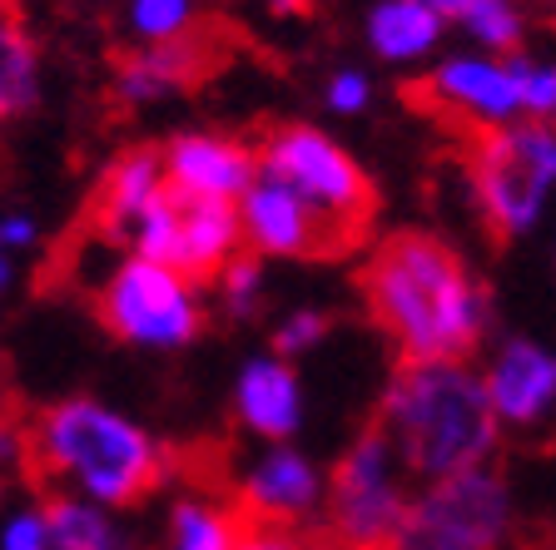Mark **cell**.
Segmentation results:
<instances>
[{
    "label": "cell",
    "instance_id": "obj_1",
    "mask_svg": "<svg viewBox=\"0 0 556 550\" xmlns=\"http://www.w3.org/2000/svg\"><path fill=\"white\" fill-rule=\"evenodd\" d=\"M363 303L403 362L472 357L492 328V298L442 239L388 233L363 264Z\"/></svg>",
    "mask_w": 556,
    "mask_h": 550
},
{
    "label": "cell",
    "instance_id": "obj_2",
    "mask_svg": "<svg viewBox=\"0 0 556 550\" xmlns=\"http://www.w3.org/2000/svg\"><path fill=\"white\" fill-rule=\"evenodd\" d=\"M378 422L397 442L407 471L422 482L492 466L502 447V417L486 397V378L467 357L403 362L382 392Z\"/></svg>",
    "mask_w": 556,
    "mask_h": 550
},
{
    "label": "cell",
    "instance_id": "obj_3",
    "mask_svg": "<svg viewBox=\"0 0 556 550\" xmlns=\"http://www.w3.org/2000/svg\"><path fill=\"white\" fill-rule=\"evenodd\" d=\"M30 471L60 491L125 511L160 491L169 457L135 417L94 397H65L30 417Z\"/></svg>",
    "mask_w": 556,
    "mask_h": 550
},
{
    "label": "cell",
    "instance_id": "obj_4",
    "mask_svg": "<svg viewBox=\"0 0 556 550\" xmlns=\"http://www.w3.org/2000/svg\"><path fill=\"white\" fill-rule=\"evenodd\" d=\"M467 189L497 239H527L556 194V129L546 119L486 129L467 139Z\"/></svg>",
    "mask_w": 556,
    "mask_h": 550
},
{
    "label": "cell",
    "instance_id": "obj_5",
    "mask_svg": "<svg viewBox=\"0 0 556 550\" xmlns=\"http://www.w3.org/2000/svg\"><path fill=\"white\" fill-rule=\"evenodd\" d=\"M258 174L289 183L293 194L333 229L338 248H353L368 229L378 194L363 164L318 125H278L258 139Z\"/></svg>",
    "mask_w": 556,
    "mask_h": 550
},
{
    "label": "cell",
    "instance_id": "obj_6",
    "mask_svg": "<svg viewBox=\"0 0 556 550\" xmlns=\"http://www.w3.org/2000/svg\"><path fill=\"white\" fill-rule=\"evenodd\" d=\"M100 322L119 343L154 347V353H179L204 333V283L179 273L174 264L125 253L100 283Z\"/></svg>",
    "mask_w": 556,
    "mask_h": 550
},
{
    "label": "cell",
    "instance_id": "obj_7",
    "mask_svg": "<svg viewBox=\"0 0 556 550\" xmlns=\"http://www.w3.org/2000/svg\"><path fill=\"white\" fill-rule=\"evenodd\" d=\"M517 506L497 466H472L413 491L388 550H507Z\"/></svg>",
    "mask_w": 556,
    "mask_h": 550
},
{
    "label": "cell",
    "instance_id": "obj_8",
    "mask_svg": "<svg viewBox=\"0 0 556 550\" xmlns=\"http://www.w3.org/2000/svg\"><path fill=\"white\" fill-rule=\"evenodd\" d=\"M407 476L413 471L382 422L353 436V447L328 471V536L338 546L388 550L407 516V501H413Z\"/></svg>",
    "mask_w": 556,
    "mask_h": 550
},
{
    "label": "cell",
    "instance_id": "obj_9",
    "mask_svg": "<svg viewBox=\"0 0 556 550\" xmlns=\"http://www.w3.org/2000/svg\"><path fill=\"white\" fill-rule=\"evenodd\" d=\"M129 253H144V258H160L174 264L179 273L199 278V283H214L224 264H233L249 239H243V218L239 204H224V199H189L179 189H164L139 223L125 239Z\"/></svg>",
    "mask_w": 556,
    "mask_h": 550
},
{
    "label": "cell",
    "instance_id": "obj_10",
    "mask_svg": "<svg viewBox=\"0 0 556 550\" xmlns=\"http://www.w3.org/2000/svg\"><path fill=\"white\" fill-rule=\"evenodd\" d=\"M417 94H422L428 110H438L447 125L467 129V135H486V129H502L521 119V100H517V80H511L507 55H492V50H477V46L432 60Z\"/></svg>",
    "mask_w": 556,
    "mask_h": 550
},
{
    "label": "cell",
    "instance_id": "obj_11",
    "mask_svg": "<svg viewBox=\"0 0 556 550\" xmlns=\"http://www.w3.org/2000/svg\"><path fill=\"white\" fill-rule=\"evenodd\" d=\"M233 501L258 526L303 530L318 516H328V471L313 466L299 447L268 442L233 482Z\"/></svg>",
    "mask_w": 556,
    "mask_h": 550
},
{
    "label": "cell",
    "instance_id": "obj_12",
    "mask_svg": "<svg viewBox=\"0 0 556 550\" xmlns=\"http://www.w3.org/2000/svg\"><path fill=\"white\" fill-rule=\"evenodd\" d=\"M239 218H243V239L258 258H328L343 253L324 218L313 214L289 183L258 174L254 189L239 199Z\"/></svg>",
    "mask_w": 556,
    "mask_h": 550
},
{
    "label": "cell",
    "instance_id": "obj_13",
    "mask_svg": "<svg viewBox=\"0 0 556 550\" xmlns=\"http://www.w3.org/2000/svg\"><path fill=\"white\" fill-rule=\"evenodd\" d=\"M164 174H169V189H179L189 199L239 204L258 179V144L189 129V135H174L164 144Z\"/></svg>",
    "mask_w": 556,
    "mask_h": 550
},
{
    "label": "cell",
    "instance_id": "obj_14",
    "mask_svg": "<svg viewBox=\"0 0 556 550\" xmlns=\"http://www.w3.org/2000/svg\"><path fill=\"white\" fill-rule=\"evenodd\" d=\"M482 378L502 426H536L556 407V353L532 337H507Z\"/></svg>",
    "mask_w": 556,
    "mask_h": 550
},
{
    "label": "cell",
    "instance_id": "obj_15",
    "mask_svg": "<svg viewBox=\"0 0 556 550\" xmlns=\"http://www.w3.org/2000/svg\"><path fill=\"white\" fill-rule=\"evenodd\" d=\"M214 60H219V50H214V40H204V35L164 40V46H135L115 65V100L129 104V110L160 104V100H169V94L204 80Z\"/></svg>",
    "mask_w": 556,
    "mask_h": 550
},
{
    "label": "cell",
    "instance_id": "obj_16",
    "mask_svg": "<svg viewBox=\"0 0 556 550\" xmlns=\"http://www.w3.org/2000/svg\"><path fill=\"white\" fill-rule=\"evenodd\" d=\"M233 417L264 442H289L303 422V387L289 357H254L233 378Z\"/></svg>",
    "mask_w": 556,
    "mask_h": 550
},
{
    "label": "cell",
    "instance_id": "obj_17",
    "mask_svg": "<svg viewBox=\"0 0 556 550\" xmlns=\"http://www.w3.org/2000/svg\"><path fill=\"white\" fill-rule=\"evenodd\" d=\"M169 189V174H164V150H125L110 159V169L100 174V189H94V229L110 243H125L129 229L139 223V214L154 204V199Z\"/></svg>",
    "mask_w": 556,
    "mask_h": 550
},
{
    "label": "cell",
    "instance_id": "obj_18",
    "mask_svg": "<svg viewBox=\"0 0 556 550\" xmlns=\"http://www.w3.org/2000/svg\"><path fill=\"white\" fill-rule=\"evenodd\" d=\"M447 15L428 0H378L363 21V40L382 65H428L447 40Z\"/></svg>",
    "mask_w": 556,
    "mask_h": 550
},
{
    "label": "cell",
    "instance_id": "obj_19",
    "mask_svg": "<svg viewBox=\"0 0 556 550\" xmlns=\"http://www.w3.org/2000/svg\"><path fill=\"white\" fill-rule=\"evenodd\" d=\"M40 511H46V521H50L55 550H129V536L115 521V511L90 501V496L50 491Z\"/></svg>",
    "mask_w": 556,
    "mask_h": 550
},
{
    "label": "cell",
    "instance_id": "obj_20",
    "mask_svg": "<svg viewBox=\"0 0 556 550\" xmlns=\"http://www.w3.org/2000/svg\"><path fill=\"white\" fill-rule=\"evenodd\" d=\"M40 100V46L15 11H0V125Z\"/></svg>",
    "mask_w": 556,
    "mask_h": 550
},
{
    "label": "cell",
    "instance_id": "obj_21",
    "mask_svg": "<svg viewBox=\"0 0 556 550\" xmlns=\"http://www.w3.org/2000/svg\"><path fill=\"white\" fill-rule=\"evenodd\" d=\"M249 530V516L239 501H214V496H185L169 511V550H233Z\"/></svg>",
    "mask_w": 556,
    "mask_h": 550
},
{
    "label": "cell",
    "instance_id": "obj_22",
    "mask_svg": "<svg viewBox=\"0 0 556 550\" xmlns=\"http://www.w3.org/2000/svg\"><path fill=\"white\" fill-rule=\"evenodd\" d=\"M452 25L463 30L467 46L492 50V55H517L521 40H527L521 0H467L463 11L452 15Z\"/></svg>",
    "mask_w": 556,
    "mask_h": 550
},
{
    "label": "cell",
    "instance_id": "obj_23",
    "mask_svg": "<svg viewBox=\"0 0 556 550\" xmlns=\"http://www.w3.org/2000/svg\"><path fill=\"white\" fill-rule=\"evenodd\" d=\"M199 21H204V0H125V30L139 46L199 35Z\"/></svg>",
    "mask_w": 556,
    "mask_h": 550
},
{
    "label": "cell",
    "instance_id": "obj_24",
    "mask_svg": "<svg viewBox=\"0 0 556 550\" xmlns=\"http://www.w3.org/2000/svg\"><path fill=\"white\" fill-rule=\"evenodd\" d=\"M511 80H517V100H521V119H556V60L552 55H507Z\"/></svg>",
    "mask_w": 556,
    "mask_h": 550
},
{
    "label": "cell",
    "instance_id": "obj_25",
    "mask_svg": "<svg viewBox=\"0 0 556 550\" xmlns=\"http://www.w3.org/2000/svg\"><path fill=\"white\" fill-rule=\"evenodd\" d=\"M214 293H219V303H224L229 318H254L258 303H264V258H258L254 248H243L233 264L219 268Z\"/></svg>",
    "mask_w": 556,
    "mask_h": 550
},
{
    "label": "cell",
    "instance_id": "obj_26",
    "mask_svg": "<svg viewBox=\"0 0 556 550\" xmlns=\"http://www.w3.org/2000/svg\"><path fill=\"white\" fill-rule=\"evenodd\" d=\"M328 337V312L318 308H299L274 328V357H303Z\"/></svg>",
    "mask_w": 556,
    "mask_h": 550
},
{
    "label": "cell",
    "instance_id": "obj_27",
    "mask_svg": "<svg viewBox=\"0 0 556 550\" xmlns=\"http://www.w3.org/2000/svg\"><path fill=\"white\" fill-rule=\"evenodd\" d=\"M324 104L343 119L363 115V110L372 104V80L363 75V69H333V75L324 80Z\"/></svg>",
    "mask_w": 556,
    "mask_h": 550
},
{
    "label": "cell",
    "instance_id": "obj_28",
    "mask_svg": "<svg viewBox=\"0 0 556 550\" xmlns=\"http://www.w3.org/2000/svg\"><path fill=\"white\" fill-rule=\"evenodd\" d=\"M0 550H55L46 511H40V506H25V511H15V516L0 526Z\"/></svg>",
    "mask_w": 556,
    "mask_h": 550
},
{
    "label": "cell",
    "instance_id": "obj_29",
    "mask_svg": "<svg viewBox=\"0 0 556 550\" xmlns=\"http://www.w3.org/2000/svg\"><path fill=\"white\" fill-rule=\"evenodd\" d=\"M233 550H313V540L289 526H258V521H249V530L239 536Z\"/></svg>",
    "mask_w": 556,
    "mask_h": 550
},
{
    "label": "cell",
    "instance_id": "obj_30",
    "mask_svg": "<svg viewBox=\"0 0 556 550\" xmlns=\"http://www.w3.org/2000/svg\"><path fill=\"white\" fill-rule=\"evenodd\" d=\"M0 239H5V248H35V239H40V223H35L30 214H0Z\"/></svg>",
    "mask_w": 556,
    "mask_h": 550
},
{
    "label": "cell",
    "instance_id": "obj_31",
    "mask_svg": "<svg viewBox=\"0 0 556 550\" xmlns=\"http://www.w3.org/2000/svg\"><path fill=\"white\" fill-rule=\"evenodd\" d=\"M229 5H249V11L268 15V21H293L308 11V0H229Z\"/></svg>",
    "mask_w": 556,
    "mask_h": 550
},
{
    "label": "cell",
    "instance_id": "obj_32",
    "mask_svg": "<svg viewBox=\"0 0 556 550\" xmlns=\"http://www.w3.org/2000/svg\"><path fill=\"white\" fill-rule=\"evenodd\" d=\"M5 422H15V392H11V382L0 378V426Z\"/></svg>",
    "mask_w": 556,
    "mask_h": 550
},
{
    "label": "cell",
    "instance_id": "obj_33",
    "mask_svg": "<svg viewBox=\"0 0 556 550\" xmlns=\"http://www.w3.org/2000/svg\"><path fill=\"white\" fill-rule=\"evenodd\" d=\"M15 278V264H11V248H0V287H11Z\"/></svg>",
    "mask_w": 556,
    "mask_h": 550
},
{
    "label": "cell",
    "instance_id": "obj_34",
    "mask_svg": "<svg viewBox=\"0 0 556 550\" xmlns=\"http://www.w3.org/2000/svg\"><path fill=\"white\" fill-rule=\"evenodd\" d=\"M428 5H432V11H442V15H447V21H452V15L463 11L467 0H428Z\"/></svg>",
    "mask_w": 556,
    "mask_h": 550
},
{
    "label": "cell",
    "instance_id": "obj_35",
    "mask_svg": "<svg viewBox=\"0 0 556 550\" xmlns=\"http://www.w3.org/2000/svg\"><path fill=\"white\" fill-rule=\"evenodd\" d=\"M324 550H358V546H338V540H328V546Z\"/></svg>",
    "mask_w": 556,
    "mask_h": 550
},
{
    "label": "cell",
    "instance_id": "obj_36",
    "mask_svg": "<svg viewBox=\"0 0 556 550\" xmlns=\"http://www.w3.org/2000/svg\"><path fill=\"white\" fill-rule=\"evenodd\" d=\"M0 11H15V0H0Z\"/></svg>",
    "mask_w": 556,
    "mask_h": 550
},
{
    "label": "cell",
    "instance_id": "obj_37",
    "mask_svg": "<svg viewBox=\"0 0 556 550\" xmlns=\"http://www.w3.org/2000/svg\"><path fill=\"white\" fill-rule=\"evenodd\" d=\"M536 5H546V11H556V0H536Z\"/></svg>",
    "mask_w": 556,
    "mask_h": 550
},
{
    "label": "cell",
    "instance_id": "obj_38",
    "mask_svg": "<svg viewBox=\"0 0 556 550\" xmlns=\"http://www.w3.org/2000/svg\"><path fill=\"white\" fill-rule=\"evenodd\" d=\"M0 248H5V239H0Z\"/></svg>",
    "mask_w": 556,
    "mask_h": 550
},
{
    "label": "cell",
    "instance_id": "obj_39",
    "mask_svg": "<svg viewBox=\"0 0 556 550\" xmlns=\"http://www.w3.org/2000/svg\"><path fill=\"white\" fill-rule=\"evenodd\" d=\"M552 129H556V119H552Z\"/></svg>",
    "mask_w": 556,
    "mask_h": 550
}]
</instances>
